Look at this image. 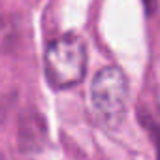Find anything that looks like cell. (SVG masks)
Returning <instances> with one entry per match:
<instances>
[{
    "label": "cell",
    "mask_w": 160,
    "mask_h": 160,
    "mask_svg": "<svg viewBox=\"0 0 160 160\" xmlns=\"http://www.w3.org/2000/svg\"><path fill=\"white\" fill-rule=\"evenodd\" d=\"M0 160H2V156H0Z\"/></svg>",
    "instance_id": "cell-6"
},
{
    "label": "cell",
    "mask_w": 160,
    "mask_h": 160,
    "mask_svg": "<svg viewBox=\"0 0 160 160\" xmlns=\"http://www.w3.org/2000/svg\"><path fill=\"white\" fill-rule=\"evenodd\" d=\"M154 2H156V0H143V4H145V8H147V12H149V13L152 12V8H154Z\"/></svg>",
    "instance_id": "cell-5"
},
{
    "label": "cell",
    "mask_w": 160,
    "mask_h": 160,
    "mask_svg": "<svg viewBox=\"0 0 160 160\" xmlns=\"http://www.w3.org/2000/svg\"><path fill=\"white\" fill-rule=\"evenodd\" d=\"M91 106L102 126L117 130L128 111V81L117 66L102 68L91 85Z\"/></svg>",
    "instance_id": "cell-2"
},
{
    "label": "cell",
    "mask_w": 160,
    "mask_h": 160,
    "mask_svg": "<svg viewBox=\"0 0 160 160\" xmlns=\"http://www.w3.org/2000/svg\"><path fill=\"white\" fill-rule=\"evenodd\" d=\"M141 122L151 130V134H152V138H154V143H156V152H158V160H160V122L156 121V119H152L147 111L145 113H141Z\"/></svg>",
    "instance_id": "cell-4"
},
{
    "label": "cell",
    "mask_w": 160,
    "mask_h": 160,
    "mask_svg": "<svg viewBox=\"0 0 160 160\" xmlns=\"http://www.w3.org/2000/svg\"><path fill=\"white\" fill-rule=\"evenodd\" d=\"M45 138V124L40 113L21 121V149H38Z\"/></svg>",
    "instance_id": "cell-3"
},
{
    "label": "cell",
    "mask_w": 160,
    "mask_h": 160,
    "mask_svg": "<svg viewBox=\"0 0 160 160\" xmlns=\"http://www.w3.org/2000/svg\"><path fill=\"white\" fill-rule=\"evenodd\" d=\"M47 83L53 89H72L79 85L87 72V45L83 38L64 34L49 43L43 57Z\"/></svg>",
    "instance_id": "cell-1"
}]
</instances>
